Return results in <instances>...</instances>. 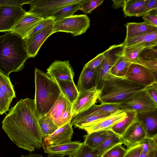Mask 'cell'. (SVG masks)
Segmentation results:
<instances>
[{
    "mask_svg": "<svg viewBox=\"0 0 157 157\" xmlns=\"http://www.w3.org/2000/svg\"><path fill=\"white\" fill-rule=\"evenodd\" d=\"M39 123L43 138L52 134L59 128L45 115L39 118Z\"/></svg>",
    "mask_w": 157,
    "mask_h": 157,
    "instance_id": "obj_31",
    "label": "cell"
},
{
    "mask_svg": "<svg viewBox=\"0 0 157 157\" xmlns=\"http://www.w3.org/2000/svg\"><path fill=\"white\" fill-rule=\"evenodd\" d=\"M29 0H0V6L10 5L22 7L24 4H29Z\"/></svg>",
    "mask_w": 157,
    "mask_h": 157,
    "instance_id": "obj_41",
    "label": "cell"
},
{
    "mask_svg": "<svg viewBox=\"0 0 157 157\" xmlns=\"http://www.w3.org/2000/svg\"><path fill=\"white\" fill-rule=\"evenodd\" d=\"M27 13L21 7L0 6V32L11 31L17 22Z\"/></svg>",
    "mask_w": 157,
    "mask_h": 157,
    "instance_id": "obj_8",
    "label": "cell"
},
{
    "mask_svg": "<svg viewBox=\"0 0 157 157\" xmlns=\"http://www.w3.org/2000/svg\"><path fill=\"white\" fill-rule=\"evenodd\" d=\"M35 105L39 117L45 115L61 93L57 82L46 73L35 68Z\"/></svg>",
    "mask_w": 157,
    "mask_h": 157,
    "instance_id": "obj_4",
    "label": "cell"
},
{
    "mask_svg": "<svg viewBox=\"0 0 157 157\" xmlns=\"http://www.w3.org/2000/svg\"><path fill=\"white\" fill-rule=\"evenodd\" d=\"M98 68L92 69L84 66L76 86L79 93L96 87V76Z\"/></svg>",
    "mask_w": 157,
    "mask_h": 157,
    "instance_id": "obj_20",
    "label": "cell"
},
{
    "mask_svg": "<svg viewBox=\"0 0 157 157\" xmlns=\"http://www.w3.org/2000/svg\"><path fill=\"white\" fill-rule=\"evenodd\" d=\"M146 138L145 131L137 120L134 122L120 136L122 144L127 148L139 143Z\"/></svg>",
    "mask_w": 157,
    "mask_h": 157,
    "instance_id": "obj_15",
    "label": "cell"
},
{
    "mask_svg": "<svg viewBox=\"0 0 157 157\" xmlns=\"http://www.w3.org/2000/svg\"><path fill=\"white\" fill-rule=\"evenodd\" d=\"M144 47L140 45L124 46L123 55L131 63H136L138 59L139 54Z\"/></svg>",
    "mask_w": 157,
    "mask_h": 157,
    "instance_id": "obj_33",
    "label": "cell"
},
{
    "mask_svg": "<svg viewBox=\"0 0 157 157\" xmlns=\"http://www.w3.org/2000/svg\"><path fill=\"white\" fill-rule=\"evenodd\" d=\"M142 147V151L147 155L149 153V142L148 139L145 138L139 143Z\"/></svg>",
    "mask_w": 157,
    "mask_h": 157,
    "instance_id": "obj_45",
    "label": "cell"
},
{
    "mask_svg": "<svg viewBox=\"0 0 157 157\" xmlns=\"http://www.w3.org/2000/svg\"><path fill=\"white\" fill-rule=\"evenodd\" d=\"M139 143L127 148L123 157H139L142 151Z\"/></svg>",
    "mask_w": 157,
    "mask_h": 157,
    "instance_id": "obj_39",
    "label": "cell"
},
{
    "mask_svg": "<svg viewBox=\"0 0 157 157\" xmlns=\"http://www.w3.org/2000/svg\"><path fill=\"white\" fill-rule=\"evenodd\" d=\"M90 20L85 14L73 15L55 21L53 34L58 32L70 33L73 36L85 33L90 26Z\"/></svg>",
    "mask_w": 157,
    "mask_h": 157,
    "instance_id": "obj_5",
    "label": "cell"
},
{
    "mask_svg": "<svg viewBox=\"0 0 157 157\" xmlns=\"http://www.w3.org/2000/svg\"><path fill=\"white\" fill-rule=\"evenodd\" d=\"M100 91V90L95 87L90 90L80 92L72 105V119L79 113L95 104Z\"/></svg>",
    "mask_w": 157,
    "mask_h": 157,
    "instance_id": "obj_11",
    "label": "cell"
},
{
    "mask_svg": "<svg viewBox=\"0 0 157 157\" xmlns=\"http://www.w3.org/2000/svg\"><path fill=\"white\" fill-rule=\"evenodd\" d=\"M43 19L36 14L27 12L15 24L11 31L18 34L24 39L28 32Z\"/></svg>",
    "mask_w": 157,
    "mask_h": 157,
    "instance_id": "obj_18",
    "label": "cell"
},
{
    "mask_svg": "<svg viewBox=\"0 0 157 157\" xmlns=\"http://www.w3.org/2000/svg\"><path fill=\"white\" fill-rule=\"evenodd\" d=\"M112 131L111 130L94 132L83 136L84 144L90 147L95 149L105 139L107 136Z\"/></svg>",
    "mask_w": 157,
    "mask_h": 157,
    "instance_id": "obj_27",
    "label": "cell"
},
{
    "mask_svg": "<svg viewBox=\"0 0 157 157\" xmlns=\"http://www.w3.org/2000/svg\"><path fill=\"white\" fill-rule=\"evenodd\" d=\"M156 10H157V0H148L147 6V13L151 11Z\"/></svg>",
    "mask_w": 157,
    "mask_h": 157,
    "instance_id": "obj_44",
    "label": "cell"
},
{
    "mask_svg": "<svg viewBox=\"0 0 157 157\" xmlns=\"http://www.w3.org/2000/svg\"><path fill=\"white\" fill-rule=\"evenodd\" d=\"M118 105L125 111H134L137 113L157 109V103L145 89L132 94Z\"/></svg>",
    "mask_w": 157,
    "mask_h": 157,
    "instance_id": "obj_7",
    "label": "cell"
},
{
    "mask_svg": "<svg viewBox=\"0 0 157 157\" xmlns=\"http://www.w3.org/2000/svg\"><path fill=\"white\" fill-rule=\"evenodd\" d=\"M126 26V35L125 40L157 31V27L152 25L145 21L141 23H128Z\"/></svg>",
    "mask_w": 157,
    "mask_h": 157,
    "instance_id": "obj_24",
    "label": "cell"
},
{
    "mask_svg": "<svg viewBox=\"0 0 157 157\" xmlns=\"http://www.w3.org/2000/svg\"><path fill=\"white\" fill-rule=\"evenodd\" d=\"M84 0H31L30 9L28 12L43 18L52 17L56 12L66 6L82 3Z\"/></svg>",
    "mask_w": 157,
    "mask_h": 157,
    "instance_id": "obj_6",
    "label": "cell"
},
{
    "mask_svg": "<svg viewBox=\"0 0 157 157\" xmlns=\"http://www.w3.org/2000/svg\"><path fill=\"white\" fill-rule=\"evenodd\" d=\"M147 2L148 0H125L123 8L125 17H139L147 13Z\"/></svg>",
    "mask_w": 157,
    "mask_h": 157,
    "instance_id": "obj_23",
    "label": "cell"
},
{
    "mask_svg": "<svg viewBox=\"0 0 157 157\" xmlns=\"http://www.w3.org/2000/svg\"><path fill=\"white\" fill-rule=\"evenodd\" d=\"M123 43L126 46L138 44L145 48L156 46L157 31L124 40Z\"/></svg>",
    "mask_w": 157,
    "mask_h": 157,
    "instance_id": "obj_25",
    "label": "cell"
},
{
    "mask_svg": "<svg viewBox=\"0 0 157 157\" xmlns=\"http://www.w3.org/2000/svg\"><path fill=\"white\" fill-rule=\"evenodd\" d=\"M145 89L152 99L157 103V82L147 87Z\"/></svg>",
    "mask_w": 157,
    "mask_h": 157,
    "instance_id": "obj_43",
    "label": "cell"
},
{
    "mask_svg": "<svg viewBox=\"0 0 157 157\" xmlns=\"http://www.w3.org/2000/svg\"><path fill=\"white\" fill-rule=\"evenodd\" d=\"M147 155L142 151H141L139 157H147Z\"/></svg>",
    "mask_w": 157,
    "mask_h": 157,
    "instance_id": "obj_49",
    "label": "cell"
},
{
    "mask_svg": "<svg viewBox=\"0 0 157 157\" xmlns=\"http://www.w3.org/2000/svg\"><path fill=\"white\" fill-rule=\"evenodd\" d=\"M101 157H103V156H101Z\"/></svg>",
    "mask_w": 157,
    "mask_h": 157,
    "instance_id": "obj_51",
    "label": "cell"
},
{
    "mask_svg": "<svg viewBox=\"0 0 157 157\" xmlns=\"http://www.w3.org/2000/svg\"><path fill=\"white\" fill-rule=\"evenodd\" d=\"M15 92L9 76L0 73V115L10 110Z\"/></svg>",
    "mask_w": 157,
    "mask_h": 157,
    "instance_id": "obj_14",
    "label": "cell"
},
{
    "mask_svg": "<svg viewBox=\"0 0 157 157\" xmlns=\"http://www.w3.org/2000/svg\"><path fill=\"white\" fill-rule=\"evenodd\" d=\"M103 1V0H84L82 3L79 10L86 14H90L95 9L101 6Z\"/></svg>",
    "mask_w": 157,
    "mask_h": 157,
    "instance_id": "obj_36",
    "label": "cell"
},
{
    "mask_svg": "<svg viewBox=\"0 0 157 157\" xmlns=\"http://www.w3.org/2000/svg\"><path fill=\"white\" fill-rule=\"evenodd\" d=\"M121 144H120L115 146L102 156L104 157H123L126 149Z\"/></svg>",
    "mask_w": 157,
    "mask_h": 157,
    "instance_id": "obj_37",
    "label": "cell"
},
{
    "mask_svg": "<svg viewBox=\"0 0 157 157\" xmlns=\"http://www.w3.org/2000/svg\"><path fill=\"white\" fill-rule=\"evenodd\" d=\"M125 111L126 116L113 125L110 129L120 136L137 120V113L136 112L134 111Z\"/></svg>",
    "mask_w": 157,
    "mask_h": 157,
    "instance_id": "obj_28",
    "label": "cell"
},
{
    "mask_svg": "<svg viewBox=\"0 0 157 157\" xmlns=\"http://www.w3.org/2000/svg\"><path fill=\"white\" fill-rule=\"evenodd\" d=\"M69 103V101L61 93L57 100L45 115L59 127H61L62 116Z\"/></svg>",
    "mask_w": 157,
    "mask_h": 157,
    "instance_id": "obj_21",
    "label": "cell"
},
{
    "mask_svg": "<svg viewBox=\"0 0 157 157\" xmlns=\"http://www.w3.org/2000/svg\"><path fill=\"white\" fill-rule=\"evenodd\" d=\"M72 105L70 102L68 104L67 108L62 117L61 126L67 123L71 122L72 119Z\"/></svg>",
    "mask_w": 157,
    "mask_h": 157,
    "instance_id": "obj_40",
    "label": "cell"
},
{
    "mask_svg": "<svg viewBox=\"0 0 157 157\" xmlns=\"http://www.w3.org/2000/svg\"><path fill=\"white\" fill-rule=\"evenodd\" d=\"M80 141H71L62 144L42 147L44 152L48 155H63L72 157L82 145Z\"/></svg>",
    "mask_w": 157,
    "mask_h": 157,
    "instance_id": "obj_19",
    "label": "cell"
},
{
    "mask_svg": "<svg viewBox=\"0 0 157 157\" xmlns=\"http://www.w3.org/2000/svg\"><path fill=\"white\" fill-rule=\"evenodd\" d=\"M154 157H157V151H155Z\"/></svg>",
    "mask_w": 157,
    "mask_h": 157,
    "instance_id": "obj_50",
    "label": "cell"
},
{
    "mask_svg": "<svg viewBox=\"0 0 157 157\" xmlns=\"http://www.w3.org/2000/svg\"><path fill=\"white\" fill-rule=\"evenodd\" d=\"M74 133L71 122L59 127L50 136L43 139L42 147L58 145L71 141Z\"/></svg>",
    "mask_w": 157,
    "mask_h": 157,
    "instance_id": "obj_13",
    "label": "cell"
},
{
    "mask_svg": "<svg viewBox=\"0 0 157 157\" xmlns=\"http://www.w3.org/2000/svg\"><path fill=\"white\" fill-rule=\"evenodd\" d=\"M64 155H48L47 157H44L41 155L38 154L30 153L28 155H22L21 157H64Z\"/></svg>",
    "mask_w": 157,
    "mask_h": 157,
    "instance_id": "obj_46",
    "label": "cell"
},
{
    "mask_svg": "<svg viewBox=\"0 0 157 157\" xmlns=\"http://www.w3.org/2000/svg\"><path fill=\"white\" fill-rule=\"evenodd\" d=\"M35 101L21 99L2 121V129L18 147L30 152L40 149L43 139Z\"/></svg>",
    "mask_w": 157,
    "mask_h": 157,
    "instance_id": "obj_1",
    "label": "cell"
},
{
    "mask_svg": "<svg viewBox=\"0 0 157 157\" xmlns=\"http://www.w3.org/2000/svg\"><path fill=\"white\" fill-rule=\"evenodd\" d=\"M98 155L97 151L83 144L73 157H101Z\"/></svg>",
    "mask_w": 157,
    "mask_h": 157,
    "instance_id": "obj_34",
    "label": "cell"
},
{
    "mask_svg": "<svg viewBox=\"0 0 157 157\" xmlns=\"http://www.w3.org/2000/svg\"><path fill=\"white\" fill-rule=\"evenodd\" d=\"M54 22V18L52 17L43 18L28 32L25 38L30 37Z\"/></svg>",
    "mask_w": 157,
    "mask_h": 157,
    "instance_id": "obj_35",
    "label": "cell"
},
{
    "mask_svg": "<svg viewBox=\"0 0 157 157\" xmlns=\"http://www.w3.org/2000/svg\"><path fill=\"white\" fill-rule=\"evenodd\" d=\"M146 87L125 78L110 74L104 82L98 99L101 104H118Z\"/></svg>",
    "mask_w": 157,
    "mask_h": 157,
    "instance_id": "obj_3",
    "label": "cell"
},
{
    "mask_svg": "<svg viewBox=\"0 0 157 157\" xmlns=\"http://www.w3.org/2000/svg\"><path fill=\"white\" fill-rule=\"evenodd\" d=\"M156 47L144 48L140 53L136 63L150 69L156 75L157 73Z\"/></svg>",
    "mask_w": 157,
    "mask_h": 157,
    "instance_id": "obj_22",
    "label": "cell"
},
{
    "mask_svg": "<svg viewBox=\"0 0 157 157\" xmlns=\"http://www.w3.org/2000/svg\"><path fill=\"white\" fill-rule=\"evenodd\" d=\"M53 23L30 37L24 39L26 50L29 58L35 57L44 43L53 34Z\"/></svg>",
    "mask_w": 157,
    "mask_h": 157,
    "instance_id": "obj_12",
    "label": "cell"
},
{
    "mask_svg": "<svg viewBox=\"0 0 157 157\" xmlns=\"http://www.w3.org/2000/svg\"><path fill=\"white\" fill-rule=\"evenodd\" d=\"M136 120L143 126L146 138H153L157 136V109L137 113Z\"/></svg>",
    "mask_w": 157,
    "mask_h": 157,
    "instance_id": "obj_17",
    "label": "cell"
},
{
    "mask_svg": "<svg viewBox=\"0 0 157 157\" xmlns=\"http://www.w3.org/2000/svg\"><path fill=\"white\" fill-rule=\"evenodd\" d=\"M69 62L55 60L47 69L46 74L56 82L73 80L75 73Z\"/></svg>",
    "mask_w": 157,
    "mask_h": 157,
    "instance_id": "obj_10",
    "label": "cell"
},
{
    "mask_svg": "<svg viewBox=\"0 0 157 157\" xmlns=\"http://www.w3.org/2000/svg\"><path fill=\"white\" fill-rule=\"evenodd\" d=\"M142 18L144 21L152 25L157 27V13H152L150 12L143 16Z\"/></svg>",
    "mask_w": 157,
    "mask_h": 157,
    "instance_id": "obj_42",
    "label": "cell"
},
{
    "mask_svg": "<svg viewBox=\"0 0 157 157\" xmlns=\"http://www.w3.org/2000/svg\"><path fill=\"white\" fill-rule=\"evenodd\" d=\"M131 63L122 54L111 67L110 73L116 77L125 78V76Z\"/></svg>",
    "mask_w": 157,
    "mask_h": 157,
    "instance_id": "obj_30",
    "label": "cell"
},
{
    "mask_svg": "<svg viewBox=\"0 0 157 157\" xmlns=\"http://www.w3.org/2000/svg\"><path fill=\"white\" fill-rule=\"evenodd\" d=\"M81 3H77L70 4L56 12L52 16L54 18V22L73 15L76 11L80 10Z\"/></svg>",
    "mask_w": 157,
    "mask_h": 157,
    "instance_id": "obj_32",
    "label": "cell"
},
{
    "mask_svg": "<svg viewBox=\"0 0 157 157\" xmlns=\"http://www.w3.org/2000/svg\"><path fill=\"white\" fill-rule=\"evenodd\" d=\"M56 82L61 93L73 105L79 93L73 80L60 81Z\"/></svg>",
    "mask_w": 157,
    "mask_h": 157,
    "instance_id": "obj_26",
    "label": "cell"
},
{
    "mask_svg": "<svg viewBox=\"0 0 157 157\" xmlns=\"http://www.w3.org/2000/svg\"><path fill=\"white\" fill-rule=\"evenodd\" d=\"M120 144H122L120 136L112 132L107 136L101 144L95 149L97 151L98 155L101 156L115 146Z\"/></svg>",
    "mask_w": 157,
    "mask_h": 157,
    "instance_id": "obj_29",
    "label": "cell"
},
{
    "mask_svg": "<svg viewBox=\"0 0 157 157\" xmlns=\"http://www.w3.org/2000/svg\"><path fill=\"white\" fill-rule=\"evenodd\" d=\"M125 78L146 87L157 82V75L151 70L140 64L132 63L129 66Z\"/></svg>",
    "mask_w": 157,
    "mask_h": 157,
    "instance_id": "obj_9",
    "label": "cell"
},
{
    "mask_svg": "<svg viewBox=\"0 0 157 157\" xmlns=\"http://www.w3.org/2000/svg\"><path fill=\"white\" fill-rule=\"evenodd\" d=\"M157 150H155L153 151L150 152L147 154V157H154V153L155 151Z\"/></svg>",
    "mask_w": 157,
    "mask_h": 157,
    "instance_id": "obj_48",
    "label": "cell"
},
{
    "mask_svg": "<svg viewBox=\"0 0 157 157\" xmlns=\"http://www.w3.org/2000/svg\"><path fill=\"white\" fill-rule=\"evenodd\" d=\"M104 59L103 52L101 53L89 61L84 66L92 69H96L101 64Z\"/></svg>",
    "mask_w": 157,
    "mask_h": 157,
    "instance_id": "obj_38",
    "label": "cell"
},
{
    "mask_svg": "<svg viewBox=\"0 0 157 157\" xmlns=\"http://www.w3.org/2000/svg\"><path fill=\"white\" fill-rule=\"evenodd\" d=\"M126 111L123 109L117 111L99 120L94 124L83 128L87 133L110 130L112 127L126 116Z\"/></svg>",
    "mask_w": 157,
    "mask_h": 157,
    "instance_id": "obj_16",
    "label": "cell"
},
{
    "mask_svg": "<svg viewBox=\"0 0 157 157\" xmlns=\"http://www.w3.org/2000/svg\"><path fill=\"white\" fill-rule=\"evenodd\" d=\"M113 4L112 7L114 9L123 8L125 3V0H112Z\"/></svg>",
    "mask_w": 157,
    "mask_h": 157,
    "instance_id": "obj_47",
    "label": "cell"
},
{
    "mask_svg": "<svg viewBox=\"0 0 157 157\" xmlns=\"http://www.w3.org/2000/svg\"><path fill=\"white\" fill-rule=\"evenodd\" d=\"M29 58L24 39L10 31L0 36V73L7 76L22 71Z\"/></svg>",
    "mask_w": 157,
    "mask_h": 157,
    "instance_id": "obj_2",
    "label": "cell"
}]
</instances>
